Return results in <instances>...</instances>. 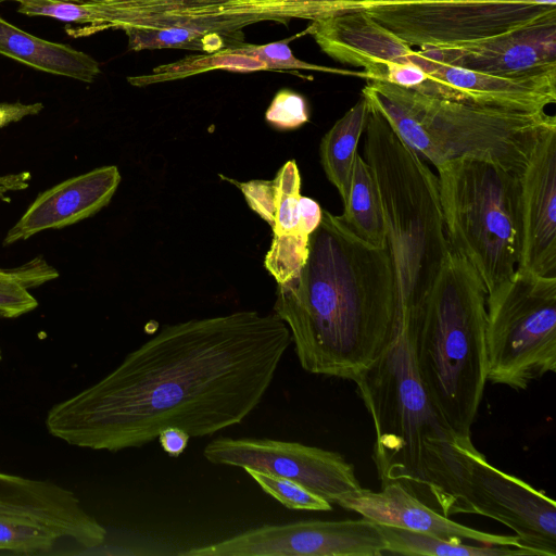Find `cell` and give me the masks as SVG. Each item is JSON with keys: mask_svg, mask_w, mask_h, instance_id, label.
<instances>
[{"mask_svg": "<svg viewBox=\"0 0 556 556\" xmlns=\"http://www.w3.org/2000/svg\"><path fill=\"white\" fill-rule=\"evenodd\" d=\"M341 222L361 240L386 247V230L382 205L367 162L357 153L351 176L350 191Z\"/></svg>", "mask_w": 556, "mask_h": 556, "instance_id": "cell-22", "label": "cell"}, {"mask_svg": "<svg viewBox=\"0 0 556 556\" xmlns=\"http://www.w3.org/2000/svg\"><path fill=\"white\" fill-rule=\"evenodd\" d=\"M369 104L361 94L358 101L325 134L319 154L328 180L345 203L361 136L365 131Z\"/></svg>", "mask_w": 556, "mask_h": 556, "instance_id": "cell-21", "label": "cell"}, {"mask_svg": "<svg viewBox=\"0 0 556 556\" xmlns=\"http://www.w3.org/2000/svg\"><path fill=\"white\" fill-rule=\"evenodd\" d=\"M364 154L379 192L400 302V325L425 303L450 245L438 176L369 106Z\"/></svg>", "mask_w": 556, "mask_h": 556, "instance_id": "cell-4", "label": "cell"}, {"mask_svg": "<svg viewBox=\"0 0 556 556\" xmlns=\"http://www.w3.org/2000/svg\"><path fill=\"white\" fill-rule=\"evenodd\" d=\"M386 542L378 523L362 519L300 520L264 525L178 553L185 556H380Z\"/></svg>", "mask_w": 556, "mask_h": 556, "instance_id": "cell-12", "label": "cell"}, {"mask_svg": "<svg viewBox=\"0 0 556 556\" xmlns=\"http://www.w3.org/2000/svg\"><path fill=\"white\" fill-rule=\"evenodd\" d=\"M292 343L277 315L255 311L165 326L102 379L54 404L48 432L83 448L141 447L166 428L207 437L261 403Z\"/></svg>", "mask_w": 556, "mask_h": 556, "instance_id": "cell-1", "label": "cell"}, {"mask_svg": "<svg viewBox=\"0 0 556 556\" xmlns=\"http://www.w3.org/2000/svg\"><path fill=\"white\" fill-rule=\"evenodd\" d=\"M61 536L31 520L0 513V551L37 555L48 553Z\"/></svg>", "mask_w": 556, "mask_h": 556, "instance_id": "cell-27", "label": "cell"}, {"mask_svg": "<svg viewBox=\"0 0 556 556\" xmlns=\"http://www.w3.org/2000/svg\"><path fill=\"white\" fill-rule=\"evenodd\" d=\"M236 49L238 52L252 56L267 67V71H314L338 75L357 76L365 79L364 71H349L336 67L323 66L305 62L294 56L286 41L269 42L264 45L243 43Z\"/></svg>", "mask_w": 556, "mask_h": 556, "instance_id": "cell-29", "label": "cell"}, {"mask_svg": "<svg viewBox=\"0 0 556 556\" xmlns=\"http://www.w3.org/2000/svg\"><path fill=\"white\" fill-rule=\"evenodd\" d=\"M244 470L266 494L276 498L287 508L320 511L332 509L330 502L295 481L255 469Z\"/></svg>", "mask_w": 556, "mask_h": 556, "instance_id": "cell-28", "label": "cell"}, {"mask_svg": "<svg viewBox=\"0 0 556 556\" xmlns=\"http://www.w3.org/2000/svg\"><path fill=\"white\" fill-rule=\"evenodd\" d=\"M448 516L476 514L513 530L533 556H556V503L523 480L488 462L471 435H455Z\"/></svg>", "mask_w": 556, "mask_h": 556, "instance_id": "cell-11", "label": "cell"}, {"mask_svg": "<svg viewBox=\"0 0 556 556\" xmlns=\"http://www.w3.org/2000/svg\"><path fill=\"white\" fill-rule=\"evenodd\" d=\"M362 96L422 160L435 168L459 157L495 162L519 175L538 140L556 127L544 111H520L429 97L382 80Z\"/></svg>", "mask_w": 556, "mask_h": 556, "instance_id": "cell-6", "label": "cell"}, {"mask_svg": "<svg viewBox=\"0 0 556 556\" xmlns=\"http://www.w3.org/2000/svg\"><path fill=\"white\" fill-rule=\"evenodd\" d=\"M2 359V352H1V349H0V361Z\"/></svg>", "mask_w": 556, "mask_h": 556, "instance_id": "cell-35", "label": "cell"}, {"mask_svg": "<svg viewBox=\"0 0 556 556\" xmlns=\"http://www.w3.org/2000/svg\"><path fill=\"white\" fill-rule=\"evenodd\" d=\"M486 290L470 264L451 249L418 312L400 325L427 395L460 437L471 426L486 379Z\"/></svg>", "mask_w": 556, "mask_h": 556, "instance_id": "cell-3", "label": "cell"}, {"mask_svg": "<svg viewBox=\"0 0 556 556\" xmlns=\"http://www.w3.org/2000/svg\"><path fill=\"white\" fill-rule=\"evenodd\" d=\"M337 505L353 510L376 523L445 540L523 548L516 534L490 533L458 523L431 508L395 482L382 485L380 491L361 488L340 498Z\"/></svg>", "mask_w": 556, "mask_h": 556, "instance_id": "cell-17", "label": "cell"}, {"mask_svg": "<svg viewBox=\"0 0 556 556\" xmlns=\"http://www.w3.org/2000/svg\"><path fill=\"white\" fill-rule=\"evenodd\" d=\"M18 4L17 12L27 16H43L79 28L66 29L73 37L88 36L110 28V17L103 3L98 0H10Z\"/></svg>", "mask_w": 556, "mask_h": 556, "instance_id": "cell-26", "label": "cell"}, {"mask_svg": "<svg viewBox=\"0 0 556 556\" xmlns=\"http://www.w3.org/2000/svg\"><path fill=\"white\" fill-rule=\"evenodd\" d=\"M119 182L118 168L110 165L47 189L9 229L3 245L27 240L48 229L64 228L94 215L109 204Z\"/></svg>", "mask_w": 556, "mask_h": 556, "instance_id": "cell-18", "label": "cell"}, {"mask_svg": "<svg viewBox=\"0 0 556 556\" xmlns=\"http://www.w3.org/2000/svg\"><path fill=\"white\" fill-rule=\"evenodd\" d=\"M435 169L450 249L470 264L488 294L520 262V175L476 157L455 159Z\"/></svg>", "mask_w": 556, "mask_h": 556, "instance_id": "cell-7", "label": "cell"}, {"mask_svg": "<svg viewBox=\"0 0 556 556\" xmlns=\"http://www.w3.org/2000/svg\"><path fill=\"white\" fill-rule=\"evenodd\" d=\"M378 527L386 542L384 554L409 556L532 555L529 551L515 546L471 545L462 541L445 540L387 525L378 523Z\"/></svg>", "mask_w": 556, "mask_h": 556, "instance_id": "cell-23", "label": "cell"}, {"mask_svg": "<svg viewBox=\"0 0 556 556\" xmlns=\"http://www.w3.org/2000/svg\"><path fill=\"white\" fill-rule=\"evenodd\" d=\"M273 240L264 266L278 286L295 280L306 261L311 231L300 210L301 176L294 160L287 161L275 179Z\"/></svg>", "mask_w": 556, "mask_h": 556, "instance_id": "cell-19", "label": "cell"}, {"mask_svg": "<svg viewBox=\"0 0 556 556\" xmlns=\"http://www.w3.org/2000/svg\"><path fill=\"white\" fill-rule=\"evenodd\" d=\"M104 3V2H103ZM111 28L127 35L128 50L184 49L212 53L244 43L243 29L261 22L288 25L338 14L337 0H203L180 5L104 3Z\"/></svg>", "mask_w": 556, "mask_h": 556, "instance_id": "cell-8", "label": "cell"}, {"mask_svg": "<svg viewBox=\"0 0 556 556\" xmlns=\"http://www.w3.org/2000/svg\"><path fill=\"white\" fill-rule=\"evenodd\" d=\"M265 119L278 129H294L308 121L306 100L290 89L279 90L270 102Z\"/></svg>", "mask_w": 556, "mask_h": 556, "instance_id": "cell-30", "label": "cell"}, {"mask_svg": "<svg viewBox=\"0 0 556 556\" xmlns=\"http://www.w3.org/2000/svg\"><path fill=\"white\" fill-rule=\"evenodd\" d=\"M301 367L354 381L395 343L400 302L386 247L369 244L323 210L295 280L278 286L274 306Z\"/></svg>", "mask_w": 556, "mask_h": 556, "instance_id": "cell-2", "label": "cell"}, {"mask_svg": "<svg viewBox=\"0 0 556 556\" xmlns=\"http://www.w3.org/2000/svg\"><path fill=\"white\" fill-rule=\"evenodd\" d=\"M58 277V270L41 257L18 267L0 268V317L16 318L34 311L38 302L29 288Z\"/></svg>", "mask_w": 556, "mask_h": 556, "instance_id": "cell-25", "label": "cell"}, {"mask_svg": "<svg viewBox=\"0 0 556 556\" xmlns=\"http://www.w3.org/2000/svg\"><path fill=\"white\" fill-rule=\"evenodd\" d=\"M339 7L365 11L418 48L477 43L556 15V0H339Z\"/></svg>", "mask_w": 556, "mask_h": 556, "instance_id": "cell-10", "label": "cell"}, {"mask_svg": "<svg viewBox=\"0 0 556 556\" xmlns=\"http://www.w3.org/2000/svg\"><path fill=\"white\" fill-rule=\"evenodd\" d=\"M4 1H9V0H0V3L4 2Z\"/></svg>", "mask_w": 556, "mask_h": 556, "instance_id": "cell-36", "label": "cell"}, {"mask_svg": "<svg viewBox=\"0 0 556 556\" xmlns=\"http://www.w3.org/2000/svg\"><path fill=\"white\" fill-rule=\"evenodd\" d=\"M521 254L518 268L556 277V127L533 148L520 175Z\"/></svg>", "mask_w": 556, "mask_h": 556, "instance_id": "cell-14", "label": "cell"}, {"mask_svg": "<svg viewBox=\"0 0 556 556\" xmlns=\"http://www.w3.org/2000/svg\"><path fill=\"white\" fill-rule=\"evenodd\" d=\"M218 70L252 73L267 71V67L261 61L232 48L212 53L189 54L178 61L159 65L149 74L128 76L127 81L135 87H147Z\"/></svg>", "mask_w": 556, "mask_h": 556, "instance_id": "cell-24", "label": "cell"}, {"mask_svg": "<svg viewBox=\"0 0 556 556\" xmlns=\"http://www.w3.org/2000/svg\"><path fill=\"white\" fill-rule=\"evenodd\" d=\"M486 379L526 390L556 370V277L517 268L486 294Z\"/></svg>", "mask_w": 556, "mask_h": 556, "instance_id": "cell-9", "label": "cell"}, {"mask_svg": "<svg viewBox=\"0 0 556 556\" xmlns=\"http://www.w3.org/2000/svg\"><path fill=\"white\" fill-rule=\"evenodd\" d=\"M427 49L446 63L501 77L556 73V15L477 43Z\"/></svg>", "mask_w": 556, "mask_h": 556, "instance_id": "cell-15", "label": "cell"}, {"mask_svg": "<svg viewBox=\"0 0 556 556\" xmlns=\"http://www.w3.org/2000/svg\"><path fill=\"white\" fill-rule=\"evenodd\" d=\"M374 424L372 459L381 484L400 483L433 508L444 490L456 435L435 410L405 331L354 380Z\"/></svg>", "mask_w": 556, "mask_h": 556, "instance_id": "cell-5", "label": "cell"}, {"mask_svg": "<svg viewBox=\"0 0 556 556\" xmlns=\"http://www.w3.org/2000/svg\"><path fill=\"white\" fill-rule=\"evenodd\" d=\"M0 54L35 70L92 83L101 73L89 54L26 33L0 16Z\"/></svg>", "mask_w": 556, "mask_h": 556, "instance_id": "cell-20", "label": "cell"}, {"mask_svg": "<svg viewBox=\"0 0 556 556\" xmlns=\"http://www.w3.org/2000/svg\"><path fill=\"white\" fill-rule=\"evenodd\" d=\"M203 455L215 465L290 479L331 504L362 488L353 465L341 454L299 442L222 437L211 441Z\"/></svg>", "mask_w": 556, "mask_h": 556, "instance_id": "cell-13", "label": "cell"}, {"mask_svg": "<svg viewBox=\"0 0 556 556\" xmlns=\"http://www.w3.org/2000/svg\"><path fill=\"white\" fill-rule=\"evenodd\" d=\"M227 180L233 182L242 191L249 206L271 225L276 203L274 180H251L248 182H238L233 179Z\"/></svg>", "mask_w": 556, "mask_h": 556, "instance_id": "cell-32", "label": "cell"}, {"mask_svg": "<svg viewBox=\"0 0 556 556\" xmlns=\"http://www.w3.org/2000/svg\"><path fill=\"white\" fill-rule=\"evenodd\" d=\"M157 438L164 452L177 457L187 448L190 437L184 430L170 427L162 430Z\"/></svg>", "mask_w": 556, "mask_h": 556, "instance_id": "cell-33", "label": "cell"}, {"mask_svg": "<svg viewBox=\"0 0 556 556\" xmlns=\"http://www.w3.org/2000/svg\"><path fill=\"white\" fill-rule=\"evenodd\" d=\"M104 3L117 5H136V7H157V5H180L203 0H99Z\"/></svg>", "mask_w": 556, "mask_h": 556, "instance_id": "cell-34", "label": "cell"}, {"mask_svg": "<svg viewBox=\"0 0 556 556\" xmlns=\"http://www.w3.org/2000/svg\"><path fill=\"white\" fill-rule=\"evenodd\" d=\"M0 513L48 527L61 539L87 548L106 539L105 528L84 509L75 493L50 480L0 472Z\"/></svg>", "mask_w": 556, "mask_h": 556, "instance_id": "cell-16", "label": "cell"}, {"mask_svg": "<svg viewBox=\"0 0 556 556\" xmlns=\"http://www.w3.org/2000/svg\"><path fill=\"white\" fill-rule=\"evenodd\" d=\"M43 109L40 102L25 104L22 102L0 103V128L10 123L18 122L26 116L36 115ZM30 175L20 173L0 177V198L8 191L22 190L27 188Z\"/></svg>", "mask_w": 556, "mask_h": 556, "instance_id": "cell-31", "label": "cell"}]
</instances>
